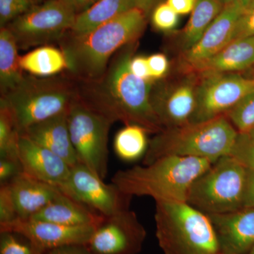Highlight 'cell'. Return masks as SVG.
I'll list each match as a JSON object with an SVG mask.
<instances>
[{"label":"cell","mask_w":254,"mask_h":254,"mask_svg":"<svg viewBox=\"0 0 254 254\" xmlns=\"http://www.w3.org/2000/svg\"><path fill=\"white\" fill-rule=\"evenodd\" d=\"M135 45L119 50L99 79L77 81L80 98L113 123L136 125L148 133H158L164 128L150 100L153 81L137 77L130 68Z\"/></svg>","instance_id":"6da1fadb"},{"label":"cell","mask_w":254,"mask_h":254,"mask_svg":"<svg viewBox=\"0 0 254 254\" xmlns=\"http://www.w3.org/2000/svg\"><path fill=\"white\" fill-rule=\"evenodd\" d=\"M147 18L136 8L86 33L68 32L59 42L68 73L78 81L99 79L114 55L143 34Z\"/></svg>","instance_id":"7a4b0ae2"},{"label":"cell","mask_w":254,"mask_h":254,"mask_svg":"<svg viewBox=\"0 0 254 254\" xmlns=\"http://www.w3.org/2000/svg\"><path fill=\"white\" fill-rule=\"evenodd\" d=\"M208 159L165 156L150 165L119 170L112 182L133 196H149L155 202L187 203L192 184L211 166Z\"/></svg>","instance_id":"3957f363"},{"label":"cell","mask_w":254,"mask_h":254,"mask_svg":"<svg viewBox=\"0 0 254 254\" xmlns=\"http://www.w3.org/2000/svg\"><path fill=\"white\" fill-rule=\"evenodd\" d=\"M237 135L225 115L202 123L165 128L149 141L143 165L165 156L193 157L214 163L230 155Z\"/></svg>","instance_id":"277c9868"},{"label":"cell","mask_w":254,"mask_h":254,"mask_svg":"<svg viewBox=\"0 0 254 254\" xmlns=\"http://www.w3.org/2000/svg\"><path fill=\"white\" fill-rule=\"evenodd\" d=\"M79 96L77 80L70 74L50 77L25 74L0 100L9 107L22 133L35 124L68 112Z\"/></svg>","instance_id":"5b68a950"},{"label":"cell","mask_w":254,"mask_h":254,"mask_svg":"<svg viewBox=\"0 0 254 254\" xmlns=\"http://www.w3.org/2000/svg\"><path fill=\"white\" fill-rule=\"evenodd\" d=\"M155 235L164 254H220L206 214L188 203L155 202Z\"/></svg>","instance_id":"8992f818"},{"label":"cell","mask_w":254,"mask_h":254,"mask_svg":"<svg viewBox=\"0 0 254 254\" xmlns=\"http://www.w3.org/2000/svg\"><path fill=\"white\" fill-rule=\"evenodd\" d=\"M247 174L237 159L222 157L192 184L187 203L206 215L242 208Z\"/></svg>","instance_id":"52a82bcc"},{"label":"cell","mask_w":254,"mask_h":254,"mask_svg":"<svg viewBox=\"0 0 254 254\" xmlns=\"http://www.w3.org/2000/svg\"><path fill=\"white\" fill-rule=\"evenodd\" d=\"M113 124L80 96L68 110V131L78 162L103 180L108 173V138Z\"/></svg>","instance_id":"ba28073f"},{"label":"cell","mask_w":254,"mask_h":254,"mask_svg":"<svg viewBox=\"0 0 254 254\" xmlns=\"http://www.w3.org/2000/svg\"><path fill=\"white\" fill-rule=\"evenodd\" d=\"M76 14L61 0H46L7 26L18 48L48 46L61 41L72 29Z\"/></svg>","instance_id":"9c48e42d"},{"label":"cell","mask_w":254,"mask_h":254,"mask_svg":"<svg viewBox=\"0 0 254 254\" xmlns=\"http://www.w3.org/2000/svg\"><path fill=\"white\" fill-rule=\"evenodd\" d=\"M197 76L196 105L190 123H202L225 115L244 97L254 91V78L238 73Z\"/></svg>","instance_id":"30bf717a"},{"label":"cell","mask_w":254,"mask_h":254,"mask_svg":"<svg viewBox=\"0 0 254 254\" xmlns=\"http://www.w3.org/2000/svg\"><path fill=\"white\" fill-rule=\"evenodd\" d=\"M58 188L64 194L104 217L130 209L133 198L114 184H105L104 180L81 163L71 167L67 180Z\"/></svg>","instance_id":"8fae6325"},{"label":"cell","mask_w":254,"mask_h":254,"mask_svg":"<svg viewBox=\"0 0 254 254\" xmlns=\"http://www.w3.org/2000/svg\"><path fill=\"white\" fill-rule=\"evenodd\" d=\"M146 236L136 213L127 209L103 217L86 246L92 254H138Z\"/></svg>","instance_id":"7c38bea8"},{"label":"cell","mask_w":254,"mask_h":254,"mask_svg":"<svg viewBox=\"0 0 254 254\" xmlns=\"http://www.w3.org/2000/svg\"><path fill=\"white\" fill-rule=\"evenodd\" d=\"M198 77L195 73L177 83L152 88L150 100L159 121L165 128L190 123L196 105Z\"/></svg>","instance_id":"4fadbf2b"},{"label":"cell","mask_w":254,"mask_h":254,"mask_svg":"<svg viewBox=\"0 0 254 254\" xmlns=\"http://www.w3.org/2000/svg\"><path fill=\"white\" fill-rule=\"evenodd\" d=\"M95 226H65L33 219L18 218L11 223L0 225V232H16L30 241L37 252L48 251L66 245H87Z\"/></svg>","instance_id":"5bb4252c"},{"label":"cell","mask_w":254,"mask_h":254,"mask_svg":"<svg viewBox=\"0 0 254 254\" xmlns=\"http://www.w3.org/2000/svg\"><path fill=\"white\" fill-rule=\"evenodd\" d=\"M245 7L242 2L224 6L199 41L181 53L182 67L186 72L216 55L231 42L235 24Z\"/></svg>","instance_id":"9a60e30c"},{"label":"cell","mask_w":254,"mask_h":254,"mask_svg":"<svg viewBox=\"0 0 254 254\" xmlns=\"http://www.w3.org/2000/svg\"><path fill=\"white\" fill-rule=\"evenodd\" d=\"M216 233L220 252L248 254L254 247V208L208 215Z\"/></svg>","instance_id":"2e32d148"},{"label":"cell","mask_w":254,"mask_h":254,"mask_svg":"<svg viewBox=\"0 0 254 254\" xmlns=\"http://www.w3.org/2000/svg\"><path fill=\"white\" fill-rule=\"evenodd\" d=\"M18 156L23 173L57 187L67 180L71 171L63 158L23 134L18 141Z\"/></svg>","instance_id":"e0dca14e"},{"label":"cell","mask_w":254,"mask_h":254,"mask_svg":"<svg viewBox=\"0 0 254 254\" xmlns=\"http://www.w3.org/2000/svg\"><path fill=\"white\" fill-rule=\"evenodd\" d=\"M68 112L35 124L21 134L53 152L73 167L79 162L68 131Z\"/></svg>","instance_id":"ac0fdd59"},{"label":"cell","mask_w":254,"mask_h":254,"mask_svg":"<svg viewBox=\"0 0 254 254\" xmlns=\"http://www.w3.org/2000/svg\"><path fill=\"white\" fill-rule=\"evenodd\" d=\"M18 218H31L63 194L58 187L20 174L9 183Z\"/></svg>","instance_id":"d6986e66"},{"label":"cell","mask_w":254,"mask_h":254,"mask_svg":"<svg viewBox=\"0 0 254 254\" xmlns=\"http://www.w3.org/2000/svg\"><path fill=\"white\" fill-rule=\"evenodd\" d=\"M254 66V37L232 41L212 58L187 73L198 76L210 73H235Z\"/></svg>","instance_id":"ffe728a7"},{"label":"cell","mask_w":254,"mask_h":254,"mask_svg":"<svg viewBox=\"0 0 254 254\" xmlns=\"http://www.w3.org/2000/svg\"><path fill=\"white\" fill-rule=\"evenodd\" d=\"M103 217L63 193L31 219L65 226H96Z\"/></svg>","instance_id":"44dd1931"},{"label":"cell","mask_w":254,"mask_h":254,"mask_svg":"<svg viewBox=\"0 0 254 254\" xmlns=\"http://www.w3.org/2000/svg\"><path fill=\"white\" fill-rule=\"evenodd\" d=\"M136 0H98L83 12L76 15L71 33H86L136 9Z\"/></svg>","instance_id":"7402d4cb"},{"label":"cell","mask_w":254,"mask_h":254,"mask_svg":"<svg viewBox=\"0 0 254 254\" xmlns=\"http://www.w3.org/2000/svg\"><path fill=\"white\" fill-rule=\"evenodd\" d=\"M223 7L220 0H197L188 23L179 35L178 46L182 53L199 41Z\"/></svg>","instance_id":"603a6c76"},{"label":"cell","mask_w":254,"mask_h":254,"mask_svg":"<svg viewBox=\"0 0 254 254\" xmlns=\"http://www.w3.org/2000/svg\"><path fill=\"white\" fill-rule=\"evenodd\" d=\"M23 71L38 77H50L68 70L67 60L61 49L43 46L20 56Z\"/></svg>","instance_id":"cb8c5ba5"},{"label":"cell","mask_w":254,"mask_h":254,"mask_svg":"<svg viewBox=\"0 0 254 254\" xmlns=\"http://www.w3.org/2000/svg\"><path fill=\"white\" fill-rule=\"evenodd\" d=\"M16 38L7 27L0 29V91L4 95L24 77Z\"/></svg>","instance_id":"d4e9b609"},{"label":"cell","mask_w":254,"mask_h":254,"mask_svg":"<svg viewBox=\"0 0 254 254\" xmlns=\"http://www.w3.org/2000/svg\"><path fill=\"white\" fill-rule=\"evenodd\" d=\"M147 133L144 128L138 125H125L115 137V153L125 161H134L144 156L149 143Z\"/></svg>","instance_id":"484cf974"},{"label":"cell","mask_w":254,"mask_h":254,"mask_svg":"<svg viewBox=\"0 0 254 254\" xmlns=\"http://www.w3.org/2000/svg\"><path fill=\"white\" fill-rule=\"evenodd\" d=\"M21 133L9 107L0 100V158H18Z\"/></svg>","instance_id":"4316f807"},{"label":"cell","mask_w":254,"mask_h":254,"mask_svg":"<svg viewBox=\"0 0 254 254\" xmlns=\"http://www.w3.org/2000/svg\"><path fill=\"white\" fill-rule=\"evenodd\" d=\"M225 116L238 133H245L254 127V91L237 103Z\"/></svg>","instance_id":"83f0119b"},{"label":"cell","mask_w":254,"mask_h":254,"mask_svg":"<svg viewBox=\"0 0 254 254\" xmlns=\"http://www.w3.org/2000/svg\"><path fill=\"white\" fill-rule=\"evenodd\" d=\"M0 254H40L30 241L16 232H0Z\"/></svg>","instance_id":"f1b7e54d"},{"label":"cell","mask_w":254,"mask_h":254,"mask_svg":"<svg viewBox=\"0 0 254 254\" xmlns=\"http://www.w3.org/2000/svg\"><path fill=\"white\" fill-rule=\"evenodd\" d=\"M40 0H0V26L6 27L21 15L26 14L37 4Z\"/></svg>","instance_id":"f546056e"},{"label":"cell","mask_w":254,"mask_h":254,"mask_svg":"<svg viewBox=\"0 0 254 254\" xmlns=\"http://www.w3.org/2000/svg\"><path fill=\"white\" fill-rule=\"evenodd\" d=\"M248 168H254V127L245 133H238L230 155Z\"/></svg>","instance_id":"4dcf8cb0"},{"label":"cell","mask_w":254,"mask_h":254,"mask_svg":"<svg viewBox=\"0 0 254 254\" xmlns=\"http://www.w3.org/2000/svg\"><path fill=\"white\" fill-rule=\"evenodd\" d=\"M151 21L153 26L159 31H173L179 22V15L168 4L163 1L157 5L152 11Z\"/></svg>","instance_id":"1f68e13d"},{"label":"cell","mask_w":254,"mask_h":254,"mask_svg":"<svg viewBox=\"0 0 254 254\" xmlns=\"http://www.w3.org/2000/svg\"><path fill=\"white\" fill-rule=\"evenodd\" d=\"M251 37H254V0L245 6L239 16L232 33L231 42Z\"/></svg>","instance_id":"d6a6232c"},{"label":"cell","mask_w":254,"mask_h":254,"mask_svg":"<svg viewBox=\"0 0 254 254\" xmlns=\"http://www.w3.org/2000/svg\"><path fill=\"white\" fill-rule=\"evenodd\" d=\"M18 219L12 195L7 184L0 187V225H7Z\"/></svg>","instance_id":"836d02e7"},{"label":"cell","mask_w":254,"mask_h":254,"mask_svg":"<svg viewBox=\"0 0 254 254\" xmlns=\"http://www.w3.org/2000/svg\"><path fill=\"white\" fill-rule=\"evenodd\" d=\"M22 173L19 159L0 158V185L9 183Z\"/></svg>","instance_id":"e575fe53"},{"label":"cell","mask_w":254,"mask_h":254,"mask_svg":"<svg viewBox=\"0 0 254 254\" xmlns=\"http://www.w3.org/2000/svg\"><path fill=\"white\" fill-rule=\"evenodd\" d=\"M150 77L153 81L160 79L166 74L169 68L168 58L162 53H157L147 57Z\"/></svg>","instance_id":"d590c367"},{"label":"cell","mask_w":254,"mask_h":254,"mask_svg":"<svg viewBox=\"0 0 254 254\" xmlns=\"http://www.w3.org/2000/svg\"><path fill=\"white\" fill-rule=\"evenodd\" d=\"M130 68L132 72L137 77L146 81H152L150 77L147 58L143 56H133L130 62Z\"/></svg>","instance_id":"8d00e7d4"},{"label":"cell","mask_w":254,"mask_h":254,"mask_svg":"<svg viewBox=\"0 0 254 254\" xmlns=\"http://www.w3.org/2000/svg\"><path fill=\"white\" fill-rule=\"evenodd\" d=\"M243 208H254V169L247 168Z\"/></svg>","instance_id":"74e56055"},{"label":"cell","mask_w":254,"mask_h":254,"mask_svg":"<svg viewBox=\"0 0 254 254\" xmlns=\"http://www.w3.org/2000/svg\"><path fill=\"white\" fill-rule=\"evenodd\" d=\"M197 0H165L167 4L179 15H186L192 12Z\"/></svg>","instance_id":"f35d334b"},{"label":"cell","mask_w":254,"mask_h":254,"mask_svg":"<svg viewBox=\"0 0 254 254\" xmlns=\"http://www.w3.org/2000/svg\"><path fill=\"white\" fill-rule=\"evenodd\" d=\"M44 254H92L86 245H66L48 251Z\"/></svg>","instance_id":"ab89813d"},{"label":"cell","mask_w":254,"mask_h":254,"mask_svg":"<svg viewBox=\"0 0 254 254\" xmlns=\"http://www.w3.org/2000/svg\"><path fill=\"white\" fill-rule=\"evenodd\" d=\"M61 1L67 5L68 7L71 8L77 15L91 7L92 5L95 4L98 0H61Z\"/></svg>","instance_id":"60d3db41"},{"label":"cell","mask_w":254,"mask_h":254,"mask_svg":"<svg viewBox=\"0 0 254 254\" xmlns=\"http://www.w3.org/2000/svg\"><path fill=\"white\" fill-rule=\"evenodd\" d=\"M165 1V0H136V6L148 17L155 6Z\"/></svg>","instance_id":"b9f144b4"},{"label":"cell","mask_w":254,"mask_h":254,"mask_svg":"<svg viewBox=\"0 0 254 254\" xmlns=\"http://www.w3.org/2000/svg\"><path fill=\"white\" fill-rule=\"evenodd\" d=\"M223 6L227 5L233 4L237 2H242V0H220Z\"/></svg>","instance_id":"7bdbcfd3"},{"label":"cell","mask_w":254,"mask_h":254,"mask_svg":"<svg viewBox=\"0 0 254 254\" xmlns=\"http://www.w3.org/2000/svg\"><path fill=\"white\" fill-rule=\"evenodd\" d=\"M251 1H252V0H242V3H243L244 6H246Z\"/></svg>","instance_id":"ee69618b"},{"label":"cell","mask_w":254,"mask_h":254,"mask_svg":"<svg viewBox=\"0 0 254 254\" xmlns=\"http://www.w3.org/2000/svg\"><path fill=\"white\" fill-rule=\"evenodd\" d=\"M248 254H254V247L251 250L250 253Z\"/></svg>","instance_id":"f6af8a7d"},{"label":"cell","mask_w":254,"mask_h":254,"mask_svg":"<svg viewBox=\"0 0 254 254\" xmlns=\"http://www.w3.org/2000/svg\"><path fill=\"white\" fill-rule=\"evenodd\" d=\"M220 254H222V253H220Z\"/></svg>","instance_id":"bcb514c9"},{"label":"cell","mask_w":254,"mask_h":254,"mask_svg":"<svg viewBox=\"0 0 254 254\" xmlns=\"http://www.w3.org/2000/svg\"><path fill=\"white\" fill-rule=\"evenodd\" d=\"M40 1H41V0H40Z\"/></svg>","instance_id":"7dc6e473"},{"label":"cell","mask_w":254,"mask_h":254,"mask_svg":"<svg viewBox=\"0 0 254 254\" xmlns=\"http://www.w3.org/2000/svg\"></svg>","instance_id":"c3c4849f"}]
</instances>
